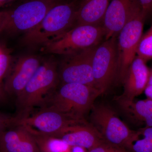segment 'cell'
Masks as SVG:
<instances>
[{
	"mask_svg": "<svg viewBox=\"0 0 152 152\" xmlns=\"http://www.w3.org/2000/svg\"><path fill=\"white\" fill-rule=\"evenodd\" d=\"M63 0H27L10 8L3 10L1 33L10 34L27 32L35 27L47 12Z\"/></svg>",
	"mask_w": 152,
	"mask_h": 152,
	"instance_id": "cell-6",
	"label": "cell"
},
{
	"mask_svg": "<svg viewBox=\"0 0 152 152\" xmlns=\"http://www.w3.org/2000/svg\"><path fill=\"white\" fill-rule=\"evenodd\" d=\"M148 85L152 86V69H149V73L148 82Z\"/></svg>",
	"mask_w": 152,
	"mask_h": 152,
	"instance_id": "cell-29",
	"label": "cell"
},
{
	"mask_svg": "<svg viewBox=\"0 0 152 152\" xmlns=\"http://www.w3.org/2000/svg\"><path fill=\"white\" fill-rule=\"evenodd\" d=\"M0 152H40L32 135L20 126L0 130Z\"/></svg>",
	"mask_w": 152,
	"mask_h": 152,
	"instance_id": "cell-14",
	"label": "cell"
},
{
	"mask_svg": "<svg viewBox=\"0 0 152 152\" xmlns=\"http://www.w3.org/2000/svg\"><path fill=\"white\" fill-rule=\"evenodd\" d=\"M88 124L86 121L73 119L60 112L41 108L32 116L17 119L14 117V126L23 127L31 134H41L57 137L70 127Z\"/></svg>",
	"mask_w": 152,
	"mask_h": 152,
	"instance_id": "cell-9",
	"label": "cell"
},
{
	"mask_svg": "<svg viewBox=\"0 0 152 152\" xmlns=\"http://www.w3.org/2000/svg\"><path fill=\"white\" fill-rule=\"evenodd\" d=\"M70 152H87L86 149L81 147L75 146L71 147Z\"/></svg>",
	"mask_w": 152,
	"mask_h": 152,
	"instance_id": "cell-27",
	"label": "cell"
},
{
	"mask_svg": "<svg viewBox=\"0 0 152 152\" xmlns=\"http://www.w3.org/2000/svg\"><path fill=\"white\" fill-rule=\"evenodd\" d=\"M116 99L121 108L131 119L145 123L146 127H152V100L147 98L134 102Z\"/></svg>",
	"mask_w": 152,
	"mask_h": 152,
	"instance_id": "cell-17",
	"label": "cell"
},
{
	"mask_svg": "<svg viewBox=\"0 0 152 152\" xmlns=\"http://www.w3.org/2000/svg\"><path fill=\"white\" fill-rule=\"evenodd\" d=\"M87 152H129L122 147L117 146L105 141L88 150Z\"/></svg>",
	"mask_w": 152,
	"mask_h": 152,
	"instance_id": "cell-22",
	"label": "cell"
},
{
	"mask_svg": "<svg viewBox=\"0 0 152 152\" xmlns=\"http://www.w3.org/2000/svg\"><path fill=\"white\" fill-rule=\"evenodd\" d=\"M34 55L22 56L12 66L6 77L3 89L6 94L17 96L28 83L42 62Z\"/></svg>",
	"mask_w": 152,
	"mask_h": 152,
	"instance_id": "cell-11",
	"label": "cell"
},
{
	"mask_svg": "<svg viewBox=\"0 0 152 152\" xmlns=\"http://www.w3.org/2000/svg\"><path fill=\"white\" fill-rule=\"evenodd\" d=\"M144 92L147 98L152 100V86H147Z\"/></svg>",
	"mask_w": 152,
	"mask_h": 152,
	"instance_id": "cell-26",
	"label": "cell"
},
{
	"mask_svg": "<svg viewBox=\"0 0 152 152\" xmlns=\"http://www.w3.org/2000/svg\"><path fill=\"white\" fill-rule=\"evenodd\" d=\"M70 147L89 150L104 142L100 134L90 124L72 126L57 137Z\"/></svg>",
	"mask_w": 152,
	"mask_h": 152,
	"instance_id": "cell-15",
	"label": "cell"
},
{
	"mask_svg": "<svg viewBox=\"0 0 152 152\" xmlns=\"http://www.w3.org/2000/svg\"><path fill=\"white\" fill-rule=\"evenodd\" d=\"M104 40L96 48L92 59L95 86L101 95L116 81L118 68L117 37Z\"/></svg>",
	"mask_w": 152,
	"mask_h": 152,
	"instance_id": "cell-8",
	"label": "cell"
},
{
	"mask_svg": "<svg viewBox=\"0 0 152 152\" xmlns=\"http://www.w3.org/2000/svg\"><path fill=\"white\" fill-rule=\"evenodd\" d=\"M147 18L152 15V0H138Z\"/></svg>",
	"mask_w": 152,
	"mask_h": 152,
	"instance_id": "cell-24",
	"label": "cell"
},
{
	"mask_svg": "<svg viewBox=\"0 0 152 152\" xmlns=\"http://www.w3.org/2000/svg\"><path fill=\"white\" fill-rule=\"evenodd\" d=\"M31 134L40 152H71V147L61 139L41 134Z\"/></svg>",
	"mask_w": 152,
	"mask_h": 152,
	"instance_id": "cell-18",
	"label": "cell"
},
{
	"mask_svg": "<svg viewBox=\"0 0 152 152\" xmlns=\"http://www.w3.org/2000/svg\"><path fill=\"white\" fill-rule=\"evenodd\" d=\"M14 117L5 115L0 112V130L13 126Z\"/></svg>",
	"mask_w": 152,
	"mask_h": 152,
	"instance_id": "cell-23",
	"label": "cell"
},
{
	"mask_svg": "<svg viewBox=\"0 0 152 152\" xmlns=\"http://www.w3.org/2000/svg\"><path fill=\"white\" fill-rule=\"evenodd\" d=\"M97 46L63 56L58 70L59 79L62 84H81L96 88L92 59Z\"/></svg>",
	"mask_w": 152,
	"mask_h": 152,
	"instance_id": "cell-10",
	"label": "cell"
},
{
	"mask_svg": "<svg viewBox=\"0 0 152 152\" xmlns=\"http://www.w3.org/2000/svg\"><path fill=\"white\" fill-rule=\"evenodd\" d=\"M83 0H63L47 12L40 23L22 39L29 47L42 46L55 37L73 28L76 14Z\"/></svg>",
	"mask_w": 152,
	"mask_h": 152,
	"instance_id": "cell-1",
	"label": "cell"
},
{
	"mask_svg": "<svg viewBox=\"0 0 152 152\" xmlns=\"http://www.w3.org/2000/svg\"><path fill=\"white\" fill-rule=\"evenodd\" d=\"M91 111L90 124L107 143L128 151L140 135V131L131 129L108 105L94 104Z\"/></svg>",
	"mask_w": 152,
	"mask_h": 152,
	"instance_id": "cell-4",
	"label": "cell"
},
{
	"mask_svg": "<svg viewBox=\"0 0 152 152\" xmlns=\"http://www.w3.org/2000/svg\"><path fill=\"white\" fill-rule=\"evenodd\" d=\"M4 15L3 10L0 11V34L1 33L4 23Z\"/></svg>",
	"mask_w": 152,
	"mask_h": 152,
	"instance_id": "cell-28",
	"label": "cell"
},
{
	"mask_svg": "<svg viewBox=\"0 0 152 152\" xmlns=\"http://www.w3.org/2000/svg\"><path fill=\"white\" fill-rule=\"evenodd\" d=\"M149 69L146 61L140 57L136 56L128 69L122 84V95L116 99L123 100L134 101L145 89L148 82Z\"/></svg>",
	"mask_w": 152,
	"mask_h": 152,
	"instance_id": "cell-13",
	"label": "cell"
},
{
	"mask_svg": "<svg viewBox=\"0 0 152 152\" xmlns=\"http://www.w3.org/2000/svg\"><path fill=\"white\" fill-rule=\"evenodd\" d=\"M147 18L141 5L136 9L117 37L118 68L116 81L122 83L128 69L137 56Z\"/></svg>",
	"mask_w": 152,
	"mask_h": 152,
	"instance_id": "cell-7",
	"label": "cell"
},
{
	"mask_svg": "<svg viewBox=\"0 0 152 152\" xmlns=\"http://www.w3.org/2000/svg\"><path fill=\"white\" fill-rule=\"evenodd\" d=\"M137 56L146 61L152 59V26L142 36L137 51Z\"/></svg>",
	"mask_w": 152,
	"mask_h": 152,
	"instance_id": "cell-20",
	"label": "cell"
},
{
	"mask_svg": "<svg viewBox=\"0 0 152 152\" xmlns=\"http://www.w3.org/2000/svg\"><path fill=\"white\" fill-rule=\"evenodd\" d=\"M59 80L56 62L49 59L42 62L16 101L17 119L29 116L35 107L43 106L56 87Z\"/></svg>",
	"mask_w": 152,
	"mask_h": 152,
	"instance_id": "cell-2",
	"label": "cell"
},
{
	"mask_svg": "<svg viewBox=\"0 0 152 152\" xmlns=\"http://www.w3.org/2000/svg\"><path fill=\"white\" fill-rule=\"evenodd\" d=\"M139 130L140 137L133 142L128 151L152 152V127H145Z\"/></svg>",
	"mask_w": 152,
	"mask_h": 152,
	"instance_id": "cell-19",
	"label": "cell"
},
{
	"mask_svg": "<svg viewBox=\"0 0 152 152\" xmlns=\"http://www.w3.org/2000/svg\"><path fill=\"white\" fill-rule=\"evenodd\" d=\"M100 95L97 89L87 85L62 84L58 91L47 98L42 108L53 109L73 119L86 121L85 116L91 111Z\"/></svg>",
	"mask_w": 152,
	"mask_h": 152,
	"instance_id": "cell-3",
	"label": "cell"
},
{
	"mask_svg": "<svg viewBox=\"0 0 152 152\" xmlns=\"http://www.w3.org/2000/svg\"><path fill=\"white\" fill-rule=\"evenodd\" d=\"M17 0H0V11L2 9L10 6Z\"/></svg>",
	"mask_w": 152,
	"mask_h": 152,
	"instance_id": "cell-25",
	"label": "cell"
},
{
	"mask_svg": "<svg viewBox=\"0 0 152 152\" xmlns=\"http://www.w3.org/2000/svg\"><path fill=\"white\" fill-rule=\"evenodd\" d=\"M105 38L103 26H76L44 44L42 50L64 56L96 46Z\"/></svg>",
	"mask_w": 152,
	"mask_h": 152,
	"instance_id": "cell-5",
	"label": "cell"
},
{
	"mask_svg": "<svg viewBox=\"0 0 152 152\" xmlns=\"http://www.w3.org/2000/svg\"><path fill=\"white\" fill-rule=\"evenodd\" d=\"M5 95L6 94L4 91V90L0 88V102L4 99L5 97Z\"/></svg>",
	"mask_w": 152,
	"mask_h": 152,
	"instance_id": "cell-30",
	"label": "cell"
},
{
	"mask_svg": "<svg viewBox=\"0 0 152 152\" xmlns=\"http://www.w3.org/2000/svg\"><path fill=\"white\" fill-rule=\"evenodd\" d=\"M12 64V58L9 53L1 48L0 51V88L3 89V80L7 75Z\"/></svg>",
	"mask_w": 152,
	"mask_h": 152,
	"instance_id": "cell-21",
	"label": "cell"
},
{
	"mask_svg": "<svg viewBox=\"0 0 152 152\" xmlns=\"http://www.w3.org/2000/svg\"><path fill=\"white\" fill-rule=\"evenodd\" d=\"M110 0H83L76 14L75 26H103Z\"/></svg>",
	"mask_w": 152,
	"mask_h": 152,
	"instance_id": "cell-16",
	"label": "cell"
},
{
	"mask_svg": "<svg viewBox=\"0 0 152 152\" xmlns=\"http://www.w3.org/2000/svg\"><path fill=\"white\" fill-rule=\"evenodd\" d=\"M140 5L138 0H111L103 24L105 31V40L118 37Z\"/></svg>",
	"mask_w": 152,
	"mask_h": 152,
	"instance_id": "cell-12",
	"label": "cell"
}]
</instances>
